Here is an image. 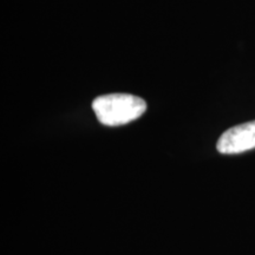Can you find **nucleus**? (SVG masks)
I'll return each mask as SVG.
<instances>
[{"mask_svg": "<svg viewBox=\"0 0 255 255\" xmlns=\"http://www.w3.org/2000/svg\"><path fill=\"white\" fill-rule=\"evenodd\" d=\"M92 110L103 126L119 127L139 119L145 113L146 103L130 94H109L95 98Z\"/></svg>", "mask_w": 255, "mask_h": 255, "instance_id": "f257e3e1", "label": "nucleus"}, {"mask_svg": "<svg viewBox=\"0 0 255 255\" xmlns=\"http://www.w3.org/2000/svg\"><path fill=\"white\" fill-rule=\"evenodd\" d=\"M255 148V121L242 123L226 130L220 136L216 149L226 155L241 154Z\"/></svg>", "mask_w": 255, "mask_h": 255, "instance_id": "f03ea898", "label": "nucleus"}]
</instances>
